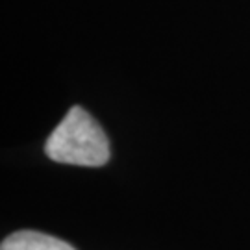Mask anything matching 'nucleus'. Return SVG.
Wrapping results in <instances>:
<instances>
[{
    "instance_id": "obj_1",
    "label": "nucleus",
    "mask_w": 250,
    "mask_h": 250,
    "mask_svg": "<svg viewBox=\"0 0 250 250\" xmlns=\"http://www.w3.org/2000/svg\"><path fill=\"white\" fill-rule=\"evenodd\" d=\"M45 152L58 163L100 167L109 160V143L102 126L83 107L74 106L46 139Z\"/></svg>"
},
{
    "instance_id": "obj_2",
    "label": "nucleus",
    "mask_w": 250,
    "mask_h": 250,
    "mask_svg": "<svg viewBox=\"0 0 250 250\" xmlns=\"http://www.w3.org/2000/svg\"><path fill=\"white\" fill-rule=\"evenodd\" d=\"M0 250H76L63 239L34 230H21L8 235Z\"/></svg>"
}]
</instances>
